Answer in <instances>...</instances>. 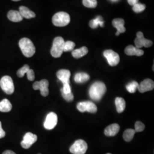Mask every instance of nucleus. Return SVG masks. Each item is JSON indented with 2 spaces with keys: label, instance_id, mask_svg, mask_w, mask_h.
Returning a JSON list of instances; mask_svg holds the SVG:
<instances>
[{
  "label": "nucleus",
  "instance_id": "nucleus-1",
  "mask_svg": "<svg viewBox=\"0 0 154 154\" xmlns=\"http://www.w3.org/2000/svg\"><path fill=\"white\" fill-rule=\"evenodd\" d=\"M106 87L105 83L97 81L94 83L89 89V95L95 101H99L102 98L106 92Z\"/></svg>",
  "mask_w": 154,
  "mask_h": 154
},
{
  "label": "nucleus",
  "instance_id": "nucleus-2",
  "mask_svg": "<svg viewBox=\"0 0 154 154\" xmlns=\"http://www.w3.org/2000/svg\"><path fill=\"white\" fill-rule=\"evenodd\" d=\"M19 46L22 54L26 57H32L35 53V48L32 41L28 38L21 39L19 42Z\"/></svg>",
  "mask_w": 154,
  "mask_h": 154
},
{
  "label": "nucleus",
  "instance_id": "nucleus-3",
  "mask_svg": "<svg viewBox=\"0 0 154 154\" xmlns=\"http://www.w3.org/2000/svg\"><path fill=\"white\" fill-rule=\"evenodd\" d=\"M52 22L56 26L63 27L67 25L70 22V17L66 12H58L53 17Z\"/></svg>",
  "mask_w": 154,
  "mask_h": 154
},
{
  "label": "nucleus",
  "instance_id": "nucleus-4",
  "mask_svg": "<svg viewBox=\"0 0 154 154\" xmlns=\"http://www.w3.org/2000/svg\"><path fill=\"white\" fill-rule=\"evenodd\" d=\"M65 41L61 37H57L53 41V46L50 51L51 55L54 58L60 57L63 52Z\"/></svg>",
  "mask_w": 154,
  "mask_h": 154
},
{
  "label": "nucleus",
  "instance_id": "nucleus-5",
  "mask_svg": "<svg viewBox=\"0 0 154 154\" xmlns=\"http://www.w3.org/2000/svg\"><path fill=\"white\" fill-rule=\"evenodd\" d=\"M0 86L2 90L7 94H11L14 91V83L9 76L6 75L2 77L0 80Z\"/></svg>",
  "mask_w": 154,
  "mask_h": 154
},
{
  "label": "nucleus",
  "instance_id": "nucleus-6",
  "mask_svg": "<svg viewBox=\"0 0 154 154\" xmlns=\"http://www.w3.org/2000/svg\"><path fill=\"white\" fill-rule=\"evenodd\" d=\"M88 148L86 142L82 139L76 140L70 148V151L72 154H85Z\"/></svg>",
  "mask_w": 154,
  "mask_h": 154
},
{
  "label": "nucleus",
  "instance_id": "nucleus-7",
  "mask_svg": "<svg viewBox=\"0 0 154 154\" xmlns=\"http://www.w3.org/2000/svg\"><path fill=\"white\" fill-rule=\"evenodd\" d=\"M103 55L106 58L109 65L116 66L120 61V57L117 53L112 50H106L103 52Z\"/></svg>",
  "mask_w": 154,
  "mask_h": 154
},
{
  "label": "nucleus",
  "instance_id": "nucleus-8",
  "mask_svg": "<svg viewBox=\"0 0 154 154\" xmlns=\"http://www.w3.org/2000/svg\"><path fill=\"white\" fill-rule=\"evenodd\" d=\"M77 109L81 112H88L90 113H95L97 111V107L90 101H85L79 102L77 106Z\"/></svg>",
  "mask_w": 154,
  "mask_h": 154
},
{
  "label": "nucleus",
  "instance_id": "nucleus-9",
  "mask_svg": "<svg viewBox=\"0 0 154 154\" xmlns=\"http://www.w3.org/2000/svg\"><path fill=\"white\" fill-rule=\"evenodd\" d=\"M49 82L46 79H42L40 81H37L34 83L33 85V89L35 90H39L41 94L43 97H47L49 93Z\"/></svg>",
  "mask_w": 154,
  "mask_h": 154
},
{
  "label": "nucleus",
  "instance_id": "nucleus-10",
  "mask_svg": "<svg viewBox=\"0 0 154 154\" xmlns=\"http://www.w3.org/2000/svg\"><path fill=\"white\" fill-rule=\"evenodd\" d=\"M135 47L138 49H140L142 47L149 48L152 45V42L151 40L147 39L144 37L143 33L139 32L137 34V38L134 41Z\"/></svg>",
  "mask_w": 154,
  "mask_h": 154
},
{
  "label": "nucleus",
  "instance_id": "nucleus-11",
  "mask_svg": "<svg viewBox=\"0 0 154 154\" xmlns=\"http://www.w3.org/2000/svg\"><path fill=\"white\" fill-rule=\"evenodd\" d=\"M37 140V136L32 132H27L24 135L23 140L21 142L22 148L29 149Z\"/></svg>",
  "mask_w": 154,
  "mask_h": 154
},
{
  "label": "nucleus",
  "instance_id": "nucleus-12",
  "mask_svg": "<svg viewBox=\"0 0 154 154\" xmlns=\"http://www.w3.org/2000/svg\"><path fill=\"white\" fill-rule=\"evenodd\" d=\"M57 122L58 117L57 114L53 112H51L46 116L44 126L46 130H53L57 126Z\"/></svg>",
  "mask_w": 154,
  "mask_h": 154
},
{
  "label": "nucleus",
  "instance_id": "nucleus-13",
  "mask_svg": "<svg viewBox=\"0 0 154 154\" xmlns=\"http://www.w3.org/2000/svg\"><path fill=\"white\" fill-rule=\"evenodd\" d=\"M154 88V81L150 79L147 78L141 82L140 84H139L138 89L140 93H144L145 92L153 90Z\"/></svg>",
  "mask_w": 154,
  "mask_h": 154
},
{
  "label": "nucleus",
  "instance_id": "nucleus-14",
  "mask_svg": "<svg viewBox=\"0 0 154 154\" xmlns=\"http://www.w3.org/2000/svg\"><path fill=\"white\" fill-rule=\"evenodd\" d=\"M112 23L113 26L117 29V32L116 34V36H118L120 34L126 32V28L124 26L125 21L123 19L120 18H116L112 21Z\"/></svg>",
  "mask_w": 154,
  "mask_h": 154
},
{
  "label": "nucleus",
  "instance_id": "nucleus-15",
  "mask_svg": "<svg viewBox=\"0 0 154 154\" xmlns=\"http://www.w3.org/2000/svg\"><path fill=\"white\" fill-rule=\"evenodd\" d=\"M70 72L66 69H61L57 72V77L63 84L70 83Z\"/></svg>",
  "mask_w": 154,
  "mask_h": 154
},
{
  "label": "nucleus",
  "instance_id": "nucleus-16",
  "mask_svg": "<svg viewBox=\"0 0 154 154\" xmlns=\"http://www.w3.org/2000/svg\"><path fill=\"white\" fill-rule=\"evenodd\" d=\"M120 126L117 123H114L107 127L105 130V134L107 137H114L118 133Z\"/></svg>",
  "mask_w": 154,
  "mask_h": 154
},
{
  "label": "nucleus",
  "instance_id": "nucleus-17",
  "mask_svg": "<svg viewBox=\"0 0 154 154\" xmlns=\"http://www.w3.org/2000/svg\"><path fill=\"white\" fill-rule=\"evenodd\" d=\"M125 52L126 54L129 56H142L144 54V51L140 49H138L137 48L132 46V45H128L127 46L125 50Z\"/></svg>",
  "mask_w": 154,
  "mask_h": 154
},
{
  "label": "nucleus",
  "instance_id": "nucleus-18",
  "mask_svg": "<svg viewBox=\"0 0 154 154\" xmlns=\"http://www.w3.org/2000/svg\"><path fill=\"white\" fill-rule=\"evenodd\" d=\"M8 18L10 21L14 22H20L23 20V17L20 13L13 10H11L8 12Z\"/></svg>",
  "mask_w": 154,
  "mask_h": 154
},
{
  "label": "nucleus",
  "instance_id": "nucleus-19",
  "mask_svg": "<svg viewBox=\"0 0 154 154\" xmlns=\"http://www.w3.org/2000/svg\"><path fill=\"white\" fill-rule=\"evenodd\" d=\"M19 12L23 18H25L26 19H30L35 17V14L26 6H20L19 9Z\"/></svg>",
  "mask_w": 154,
  "mask_h": 154
},
{
  "label": "nucleus",
  "instance_id": "nucleus-20",
  "mask_svg": "<svg viewBox=\"0 0 154 154\" xmlns=\"http://www.w3.org/2000/svg\"><path fill=\"white\" fill-rule=\"evenodd\" d=\"M88 49L86 46H83L80 49L73 50L72 51V55L74 58L78 59L82 58L88 53Z\"/></svg>",
  "mask_w": 154,
  "mask_h": 154
},
{
  "label": "nucleus",
  "instance_id": "nucleus-21",
  "mask_svg": "<svg viewBox=\"0 0 154 154\" xmlns=\"http://www.w3.org/2000/svg\"><path fill=\"white\" fill-rule=\"evenodd\" d=\"M74 79L77 83H83L88 81L90 79V76L86 72H78L75 75Z\"/></svg>",
  "mask_w": 154,
  "mask_h": 154
},
{
  "label": "nucleus",
  "instance_id": "nucleus-22",
  "mask_svg": "<svg viewBox=\"0 0 154 154\" xmlns=\"http://www.w3.org/2000/svg\"><path fill=\"white\" fill-rule=\"evenodd\" d=\"M116 109L118 113H122L124 111L126 108V102L125 99L120 97L116 98L115 100Z\"/></svg>",
  "mask_w": 154,
  "mask_h": 154
},
{
  "label": "nucleus",
  "instance_id": "nucleus-23",
  "mask_svg": "<svg viewBox=\"0 0 154 154\" xmlns=\"http://www.w3.org/2000/svg\"><path fill=\"white\" fill-rule=\"evenodd\" d=\"M105 22L103 21V18L101 16L97 17L95 19L91 20L89 22V26L92 29H96L98 28V26L101 27L104 26Z\"/></svg>",
  "mask_w": 154,
  "mask_h": 154
},
{
  "label": "nucleus",
  "instance_id": "nucleus-24",
  "mask_svg": "<svg viewBox=\"0 0 154 154\" xmlns=\"http://www.w3.org/2000/svg\"><path fill=\"white\" fill-rule=\"evenodd\" d=\"M12 109V105L10 101L7 99H3L0 102V111L7 112H9Z\"/></svg>",
  "mask_w": 154,
  "mask_h": 154
},
{
  "label": "nucleus",
  "instance_id": "nucleus-25",
  "mask_svg": "<svg viewBox=\"0 0 154 154\" xmlns=\"http://www.w3.org/2000/svg\"><path fill=\"white\" fill-rule=\"evenodd\" d=\"M135 133L136 132L134 129H131V128L127 129L125 131V132H123V139L127 142L131 141Z\"/></svg>",
  "mask_w": 154,
  "mask_h": 154
},
{
  "label": "nucleus",
  "instance_id": "nucleus-26",
  "mask_svg": "<svg viewBox=\"0 0 154 154\" xmlns=\"http://www.w3.org/2000/svg\"><path fill=\"white\" fill-rule=\"evenodd\" d=\"M139 84L136 81H132L131 82L128 83L126 85L127 90L130 93H135L138 89Z\"/></svg>",
  "mask_w": 154,
  "mask_h": 154
},
{
  "label": "nucleus",
  "instance_id": "nucleus-27",
  "mask_svg": "<svg viewBox=\"0 0 154 154\" xmlns=\"http://www.w3.org/2000/svg\"><path fill=\"white\" fill-rule=\"evenodd\" d=\"M83 5L88 8H95L97 6V0H82Z\"/></svg>",
  "mask_w": 154,
  "mask_h": 154
},
{
  "label": "nucleus",
  "instance_id": "nucleus-28",
  "mask_svg": "<svg viewBox=\"0 0 154 154\" xmlns=\"http://www.w3.org/2000/svg\"><path fill=\"white\" fill-rule=\"evenodd\" d=\"M75 46V43L72 42V41H68L65 42L64 47H63V51L67 52V51H72L74 49Z\"/></svg>",
  "mask_w": 154,
  "mask_h": 154
},
{
  "label": "nucleus",
  "instance_id": "nucleus-29",
  "mask_svg": "<svg viewBox=\"0 0 154 154\" xmlns=\"http://www.w3.org/2000/svg\"><path fill=\"white\" fill-rule=\"evenodd\" d=\"M29 69H30V68H29V65H24L21 69H20L17 72V76L20 77V78H22L25 75V74H26V72L29 71Z\"/></svg>",
  "mask_w": 154,
  "mask_h": 154
},
{
  "label": "nucleus",
  "instance_id": "nucleus-30",
  "mask_svg": "<svg viewBox=\"0 0 154 154\" xmlns=\"http://www.w3.org/2000/svg\"><path fill=\"white\" fill-rule=\"evenodd\" d=\"M145 9H146V5L144 4H140V3H138V4H135L132 7L133 11L137 13H139L142 12L145 10Z\"/></svg>",
  "mask_w": 154,
  "mask_h": 154
},
{
  "label": "nucleus",
  "instance_id": "nucleus-31",
  "mask_svg": "<svg viewBox=\"0 0 154 154\" xmlns=\"http://www.w3.org/2000/svg\"><path fill=\"white\" fill-rule=\"evenodd\" d=\"M145 128V126L142 122L137 121L135 124V131L136 132H142Z\"/></svg>",
  "mask_w": 154,
  "mask_h": 154
},
{
  "label": "nucleus",
  "instance_id": "nucleus-32",
  "mask_svg": "<svg viewBox=\"0 0 154 154\" xmlns=\"http://www.w3.org/2000/svg\"><path fill=\"white\" fill-rule=\"evenodd\" d=\"M61 92L63 93L68 94L72 92L71 88L69 83H63V88H61Z\"/></svg>",
  "mask_w": 154,
  "mask_h": 154
},
{
  "label": "nucleus",
  "instance_id": "nucleus-33",
  "mask_svg": "<svg viewBox=\"0 0 154 154\" xmlns=\"http://www.w3.org/2000/svg\"><path fill=\"white\" fill-rule=\"evenodd\" d=\"M62 95L63 97V98L67 100V102H72V100H73L74 99V95L73 94L72 92L70 93L65 94L62 92H61Z\"/></svg>",
  "mask_w": 154,
  "mask_h": 154
},
{
  "label": "nucleus",
  "instance_id": "nucleus-34",
  "mask_svg": "<svg viewBox=\"0 0 154 154\" xmlns=\"http://www.w3.org/2000/svg\"><path fill=\"white\" fill-rule=\"evenodd\" d=\"M27 74V77L28 79L30 81H33L35 79V74H34V72L32 69H29V71L26 72Z\"/></svg>",
  "mask_w": 154,
  "mask_h": 154
},
{
  "label": "nucleus",
  "instance_id": "nucleus-35",
  "mask_svg": "<svg viewBox=\"0 0 154 154\" xmlns=\"http://www.w3.org/2000/svg\"><path fill=\"white\" fill-rule=\"evenodd\" d=\"M5 136V132L2 128V125L1 122H0V139L4 138Z\"/></svg>",
  "mask_w": 154,
  "mask_h": 154
},
{
  "label": "nucleus",
  "instance_id": "nucleus-36",
  "mask_svg": "<svg viewBox=\"0 0 154 154\" xmlns=\"http://www.w3.org/2000/svg\"><path fill=\"white\" fill-rule=\"evenodd\" d=\"M138 1H139V0H127V2L129 4V5L132 6L135 5V4H138Z\"/></svg>",
  "mask_w": 154,
  "mask_h": 154
},
{
  "label": "nucleus",
  "instance_id": "nucleus-37",
  "mask_svg": "<svg viewBox=\"0 0 154 154\" xmlns=\"http://www.w3.org/2000/svg\"><path fill=\"white\" fill-rule=\"evenodd\" d=\"M2 154H16L14 152L11 151V150H6L4 151Z\"/></svg>",
  "mask_w": 154,
  "mask_h": 154
},
{
  "label": "nucleus",
  "instance_id": "nucleus-38",
  "mask_svg": "<svg viewBox=\"0 0 154 154\" xmlns=\"http://www.w3.org/2000/svg\"><path fill=\"white\" fill-rule=\"evenodd\" d=\"M12 1H20V0H12Z\"/></svg>",
  "mask_w": 154,
  "mask_h": 154
},
{
  "label": "nucleus",
  "instance_id": "nucleus-39",
  "mask_svg": "<svg viewBox=\"0 0 154 154\" xmlns=\"http://www.w3.org/2000/svg\"><path fill=\"white\" fill-rule=\"evenodd\" d=\"M110 154V153H109V154Z\"/></svg>",
  "mask_w": 154,
  "mask_h": 154
},
{
  "label": "nucleus",
  "instance_id": "nucleus-40",
  "mask_svg": "<svg viewBox=\"0 0 154 154\" xmlns=\"http://www.w3.org/2000/svg\"><path fill=\"white\" fill-rule=\"evenodd\" d=\"M113 1H116V0H113Z\"/></svg>",
  "mask_w": 154,
  "mask_h": 154
}]
</instances>
